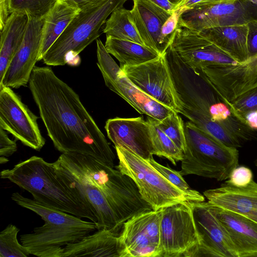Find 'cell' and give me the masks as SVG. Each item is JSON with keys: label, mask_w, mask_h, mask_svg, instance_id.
Returning <instances> with one entry per match:
<instances>
[{"label": "cell", "mask_w": 257, "mask_h": 257, "mask_svg": "<svg viewBox=\"0 0 257 257\" xmlns=\"http://www.w3.org/2000/svg\"><path fill=\"white\" fill-rule=\"evenodd\" d=\"M48 136L62 153L83 154L114 168L115 155L79 95L49 66H36L29 81Z\"/></svg>", "instance_id": "6da1fadb"}, {"label": "cell", "mask_w": 257, "mask_h": 257, "mask_svg": "<svg viewBox=\"0 0 257 257\" xmlns=\"http://www.w3.org/2000/svg\"><path fill=\"white\" fill-rule=\"evenodd\" d=\"M166 54L182 105L180 113L225 146L241 147L243 144L220 125L229 107L202 69L189 66L170 48Z\"/></svg>", "instance_id": "7a4b0ae2"}, {"label": "cell", "mask_w": 257, "mask_h": 257, "mask_svg": "<svg viewBox=\"0 0 257 257\" xmlns=\"http://www.w3.org/2000/svg\"><path fill=\"white\" fill-rule=\"evenodd\" d=\"M1 178L27 191L43 204L96 223L94 214L59 179L53 163L41 157L32 156L13 168L3 170Z\"/></svg>", "instance_id": "3957f363"}, {"label": "cell", "mask_w": 257, "mask_h": 257, "mask_svg": "<svg viewBox=\"0 0 257 257\" xmlns=\"http://www.w3.org/2000/svg\"><path fill=\"white\" fill-rule=\"evenodd\" d=\"M127 0H102L80 9L43 57L48 66H76L79 54L100 35L108 17Z\"/></svg>", "instance_id": "277c9868"}, {"label": "cell", "mask_w": 257, "mask_h": 257, "mask_svg": "<svg viewBox=\"0 0 257 257\" xmlns=\"http://www.w3.org/2000/svg\"><path fill=\"white\" fill-rule=\"evenodd\" d=\"M186 148L180 172L225 181L238 166L237 149L227 147L196 127L190 121L184 123Z\"/></svg>", "instance_id": "5b68a950"}, {"label": "cell", "mask_w": 257, "mask_h": 257, "mask_svg": "<svg viewBox=\"0 0 257 257\" xmlns=\"http://www.w3.org/2000/svg\"><path fill=\"white\" fill-rule=\"evenodd\" d=\"M118 159L115 166L130 177L142 198L155 211L178 203L202 202L205 197L196 190L183 191L163 176L148 159L124 148L115 147Z\"/></svg>", "instance_id": "8992f818"}, {"label": "cell", "mask_w": 257, "mask_h": 257, "mask_svg": "<svg viewBox=\"0 0 257 257\" xmlns=\"http://www.w3.org/2000/svg\"><path fill=\"white\" fill-rule=\"evenodd\" d=\"M194 202L180 203L163 208L160 226L162 257L190 256L199 245Z\"/></svg>", "instance_id": "52a82bcc"}, {"label": "cell", "mask_w": 257, "mask_h": 257, "mask_svg": "<svg viewBox=\"0 0 257 257\" xmlns=\"http://www.w3.org/2000/svg\"><path fill=\"white\" fill-rule=\"evenodd\" d=\"M257 21V0H224L184 11L178 27L196 32Z\"/></svg>", "instance_id": "ba28073f"}, {"label": "cell", "mask_w": 257, "mask_h": 257, "mask_svg": "<svg viewBox=\"0 0 257 257\" xmlns=\"http://www.w3.org/2000/svg\"><path fill=\"white\" fill-rule=\"evenodd\" d=\"M166 53L138 65L120 67L126 77L138 88L180 113L182 105L174 85Z\"/></svg>", "instance_id": "9c48e42d"}, {"label": "cell", "mask_w": 257, "mask_h": 257, "mask_svg": "<svg viewBox=\"0 0 257 257\" xmlns=\"http://www.w3.org/2000/svg\"><path fill=\"white\" fill-rule=\"evenodd\" d=\"M163 208L138 213L122 226L121 257H162L160 226Z\"/></svg>", "instance_id": "30bf717a"}, {"label": "cell", "mask_w": 257, "mask_h": 257, "mask_svg": "<svg viewBox=\"0 0 257 257\" xmlns=\"http://www.w3.org/2000/svg\"><path fill=\"white\" fill-rule=\"evenodd\" d=\"M38 117L11 87L0 86V127L17 140L36 151L45 144L40 132Z\"/></svg>", "instance_id": "8fae6325"}, {"label": "cell", "mask_w": 257, "mask_h": 257, "mask_svg": "<svg viewBox=\"0 0 257 257\" xmlns=\"http://www.w3.org/2000/svg\"><path fill=\"white\" fill-rule=\"evenodd\" d=\"M200 68L225 101L257 87V54L240 63Z\"/></svg>", "instance_id": "7c38bea8"}, {"label": "cell", "mask_w": 257, "mask_h": 257, "mask_svg": "<svg viewBox=\"0 0 257 257\" xmlns=\"http://www.w3.org/2000/svg\"><path fill=\"white\" fill-rule=\"evenodd\" d=\"M169 48L193 68L238 63L198 32L178 27Z\"/></svg>", "instance_id": "4fadbf2b"}, {"label": "cell", "mask_w": 257, "mask_h": 257, "mask_svg": "<svg viewBox=\"0 0 257 257\" xmlns=\"http://www.w3.org/2000/svg\"><path fill=\"white\" fill-rule=\"evenodd\" d=\"M44 18L30 17L23 41L12 59L0 86L18 88L29 83L32 72L38 61Z\"/></svg>", "instance_id": "5bb4252c"}, {"label": "cell", "mask_w": 257, "mask_h": 257, "mask_svg": "<svg viewBox=\"0 0 257 257\" xmlns=\"http://www.w3.org/2000/svg\"><path fill=\"white\" fill-rule=\"evenodd\" d=\"M194 214L200 242L190 256L237 257L211 204L194 202Z\"/></svg>", "instance_id": "9a60e30c"}, {"label": "cell", "mask_w": 257, "mask_h": 257, "mask_svg": "<svg viewBox=\"0 0 257 257\" xmlns=\"http://www.w3.org/2000/svg\"><path fill=\"white\" fill-rule=\"evenodd\" d=\"M90 230L45 223L33 232L22 234L20 240L30 254L39 257H63L64 247L89 234Z\"/></svg>", "instance_id": "2e32d148"}, {"label": "cell", "mask_w": 257, "mask_h": 257, "mask_svg": "<svg viewBox=\"0 0 257 257\" xmlns=\"http://www.w3.org/2000/svg\"><path fill=\"white\" fill-rule=\"evenodd\" d=\"M104 127L115 147L124 148L146 159L154 155L150 125L143 117L110 118Z\"/></svg>", "instance_id": "e0dca14e"}, {"label": "cell", "mask_w": 257, "mask_h": 257, "mask_svg": "<svg viewBox=\"0 0 257 257\" xmlns=\"http://www.w3.org/2000/svg\"><path fill=\"white\" fill-rule=\"evenodd\" d=\"M131 21L136 28L144 45L159 55L167 50L162 41L161 29L173 13L168 12L147 0H133Z\"/></svg>", "instance_id": "ac0fdd59"}, {"label": "cell", "mask_w": 257, "mask_h": 257, "mask_svg": "<svg viewBox=\"0 0 257 257\" xmlns=\"http://www.w3.org/2000/svg\"><path fill=\"white\" fill-rule=\"evenodd\" d=\"M211 204L243 215L257 223V183L235 187L226 181L216 188L203 192Z\"/></svg>", "instance_id": "d6986e66"}, {"label": "cell", "mask_w": 257, "mask_h": 257, "mask_svg": "<svg viewBox=\"0 0 257 257\" xmlns=\"http://www.w3.org/2000/svg\"><path fill=\"white\" fill-rule=\"evenodd\" d=\"M211 205L237 257L257 256V223L234 212Z\"/></svg>", "instance_id": "ffe728a7"}, {"label": "cell", "mask_w": 257, "mask_h": 257, "mask_svg": "<svg viewBox=\"0 0 257 257\" xmlns=\"http://www.w3.org/2000/svg\"><path fill=\"white\" fill-rule=\"evenodd\" d=\"M104 82L110 90L122 97L141 114L161 120L175 111L138 88L122 70L115 79Z\"/></svg>", "instance_id": "44dd1931"}, {"label": "cell", "mask_w": 257, "mask_h": 257, "mask_svg": "<svg viewBox=\"0 0 257 257\" xmlns=\"http://www.w3.org/2000/svg\"><path fill=\"white\" fill-rule=\"evenodd\" d=\"M122 252L120 233L101 229L65 246L63 257H121Z\"/></svg>", "instance_id": "7402d4cb"}, {"label": "cell", "mask_w": 257, "mask_h": 257, "mask_svg": "<svg viewBox=\"0 0 257 257\" xmlns=\"http://www.w3.org/2000/svg\"><path fill=\"white\" fill-rule=\"evenodd\" d=\"M198 32L238 63L248 58L246 24L216 27Z\"/></svg>", "instance_id": "603a6c76"}, {"label": "cell", "mask_w": 257, "mask_h": 257, "mask_svg": "<svg viewBox=\"0 0 257 257\" xmlns=\"http://www.w3.org/2000/svg\"><path fill=\"white\" fill-rule=\"evenodd\" d=\"M29 20L27 13H12L0 30V81L23 41Z\"/></svg>", "instance_id": "cb8c5ba5"}, {"label": "cell", "mask_w": 257, "mask_h": 257, "mask_svg": "<svg viewBox=\"0 0 257 257\" xmlns=\"http://www.w3.org/2000/svg\"><path fill=\"white\" fill-rule=\"evenodd\" d=\"M11 198L19 206L39 215L45 223L53 225L88 229L92 232L96 229L95 223L92 221L83 220L80 217L24 197L19 192L13 193Z\"/></svg>", "instance_id": "d4e9b609"}, {"label": "cell", "mask_w": 257, "mask_h": 257, "mask_svg": "<svg viewBox=\"0 0 257 257\" xmlns=\"http://www.w3.org/2000/svg\"><path fill=\"white\" fill-rule=\"evenodd\" d=\"M80 10L63 0L57 1L44 18L38 61L42 60L48 50L63 33Z\"/></svg>", "instance_id": "484cf974"}, {"label": "cell", "mask_w": 257, "mask_h": 257, "mask_svg": "<svg viewBox=\"0 0 257 257\" xmlns=\"http://www.w3.org/2000/svg\"><path fill=\"white\" fill-rule=\"evenodd\" d=\"M107 51L120 62V66H136L157 58L160 55L150 48L133 41L106 36Z\"/></svg>", "instance_id": "4316f807"}, {"label": "cell", "mask_w": 257, "mask_h": 257, "mask_svg": "<svg viewBox=\"0 0 257 257\" xmlns=\"http://www.w3.org/2000/svg\"><path fill=\"white\" fill-rule=\"evenodd\" d=\"M130 15L131 11L123 8L115 10L106 20L103 32L106 36L145 45L131 21Z\"/></svg>", "instance_id": "83f0119b"}, {"label": "cell", "mask_w": 257, "mask_h": 257, "mask_svg": "<svg viewBox=\"0 0 257 257\" xmlns=\"http://www.w3.org/2000/svg\"><path fill=\"white\" fill-rule=\"evenodd\" d=\"M58 0H6L0 8V30L13 13H27L30 17L44 19Z\"/></svg>", "instance_id": "f1b7e54d"}, {"label": "cell", "mask_w": 257, "mask_h": 257, "mask_svg": "<svg viewBox=\"0 0 257 257\" xmlns=\"http://www.w3.org/2000/svg\"><path fill=\"white\" fill-rule=\"evenodd\" d=\"M147 121L150 125L153 155L164 157L176 165L183 159V152L157 126L153 118L148 116Z\"/></svg>", "instance_id": "f546056e"}, {"label": "cell", "mask_w": 257, "mask_h": 257, "mask_svg": "<svg viewBox=\"0 0 257 257\" xmlns=\"http://www.w3.org/2000/svg\"><path fill=\"white\" fill-rule=\"evenodd\" d=\"M20 231L16 226L9 224L0 233V257H27L30 253L18 240Z\"/></svg>", "instance_id": "4dcf8cb0"}, {"label": "cell", "mask_w": 257, "mask_h": 257, "mask_svg": "<svg viewBox=\"0 0 257 257\" xmlns=\"http://www.w3.org/2000/svg\"><path fill=\"white\" fill-rule=\"evenodd\" d=\"M154 119L157 126L184 152L186 148L184 123L178 113L174 111L161 120Z\"/></svg>", "instance_id": "1f68e13d"}, {"label": "cell", "mask_w": 257, "mask_h": 257, "mask_svg": "<svg viewBox=\"0 0 257 257\" xmlns=\"http://www.w3.org/2000/svg\"><path fill=\"white\" fill-rule=\"evenodd\" d=\"M225 102L228 105L234 114L246 123L245 116L249 112L257 111V87L245 92L230 102Z\"/></svg>", "instance_id": "d6a6232c"}, {"label": "cell", "mask_w": 257, "mask_h": 257, "mask_svg": "<svg viewBox=\"0 0 257 257\" xmlns=\"http://www.w3.org/2000/svg\"><path fill=\"white\" fill-rule=\"evenodd\" d=\"M148 160L163 176L176 187L185 191L191 189L180 171H176L169 167L159 164L154 160L153 157Z\"/></svg>", "instance_id": "836d02e7"}, {"label": "cell", "mask_w": 257, "mask_h": 257, "mask_svg": "<svg viewBox=\"0 0 257 257\" xmlns=\"http://www.w3.org/2000/svg\"><path fill=\"white\" fill-rule=\"evenodd\" d=\"M252 180V171L246 166H240L232 170L226 181L234 186L243 187L248 185Z\"/></svg>", "instance_id": "e575fe53"}, {"label": "cell", "mask_w": 257, "mask_h": 257, "mask_svg": "<svg viewBox=\"0 0 257 257\" xmlns=\"http://www.w3.org/2000/svg\"><path fill=\"white\" fill-rule=\"evenodd\" d=\"M180 13L175 11L166 21L161 29L162 41L165 48H169L175 31L178 27Z\"/></svg>", "instance_id": "d590c367"}, {"label": "cell", "mask_w": 257, "mask_h": 257, "mask_svg": "<svg viewBox=\"0 0 257 257\" xmlns=\"http://www.w3.org/2000/svg\"><path fill=\"white\" fill-rule=\"evenodd\" d=\"M17 150L16 141L11 140L5 131L0 127V157H9Z\"/></svg>", "instance_id": "8d00e7d4"}, {"label": "cell", "mask_w": 257, "mask_h": 257, "mask_svg": "<svg viewBox=\"0 0 257 257\" xmlns=\"http://www.w3.org/2000/svg\"><path fill=\"white\" fill-rule=\"evenodd\" d=\"M247 47L249 57L257 54V21L247 23Z\"/></svg>", "instance_id": "74e56055"}, {"label": "cell", "mask_w": 257, "mask_h": 257, "mask_svg": "<svg viewBox=\"0 0 257 257\" xmlns=\"http://www.w3.org/2000/svg\"><path fill=\"white\" fill-rule=\"evenodd\" d=\"M223 1L224 0H183L176 6L175 11H178L181 14V13L188 9Z\"/></svg>", "instance_id": "f35d334b"}, {"label": "cell", "mask_w": 257, "mask_h": 257, "mask_svg": "<svg viewBox=\"0 0 257 257\" xmlns=\"http://www.w3.org/2000/svg\"><path fill=\"white\" fill-rule=\"evenodd\" d=\"M156 5L162 9L173 13L175 11L176 6L170 3L168 0H147Z\"/></svg>", "instance_id": "ab89813d"}, {"label": "cell", "mask_w": 257, "mask_h": 257, "mask_svg": "<svg viewBox=\"0 0 257 257\" xmlns=\"http://www.w3.org/2000/svg\"><path fill=\"white\" fill-rule=\"evenodd\" d=\"M68 4L75 8L81 9L82 8L102 0H63Z\"/></svg>", "instance_id": "60d3db41"}, {"label": "cell", "mask_w": 257, "mask_h": 257, "mask_svg": "<svg viewBox=\"0 0 257 257\" xmlns=\"http://www.w3.org/2000/svg\"><path fill=\"white\" fill-rule=\"evenodd\" d=\"M247 124L254 130H257V111H252L247 113L244 117Z\"/></svg>", "instance_id": "b9f144b4"}, {"label": "cell", "mask_w": 257, "mask_h": 257, "mask_svg": "<svg viewBox=\"0 0 257 257\" xmlns=\"http://www.w3.org/2000/svg\"><path fill=\"white\" fill-rule=\"evenodd\" d=\"M9 162V159L7 157H0V164L1 165L6 164Z\"/></svg>", "instance_id": "7bdbcfd3"}, {"label": "cell", "mask_w": 257, "mask_h": 257, "mask_svg": "<svg viewBox=\"0 0 257 257\" xmlns=\"http://www.w3.org/2000/svg\"><path fill=\"white\" fill-rule=\"evenodd\" d=\"M170 3H171L172 4H173V5H175L176 6H176H177L180 3H181V2L183 1V0H168Z\"/></svg>", "instance_id": "ee69618b"}, {"label": "cell", "mask_w": 257, "mask_h": 257, "mask_svg": "<svg viewBox=\"0 0 257 257\" xmlns=\"http://www.w3.org/2000/svg\"><path fill=\"white\" fill-rule=\"evenodd\" d=\"M6 0H0V8L4 6Z\"/></svg>", "instance_id": "f6af8a7d"}, {"label": "cell", "mask_w": 257, "mask_h": 257, "mask_svg": "<svg viewBox=\"0 0 257 257\" xmlns=\"http://www.w3.org/2000/svg\"><path fill=\"white\" fill-rule=\"evenodd\" d=\"M254 163L255 166L257 167V158H256V159L255 160V161H254Z\"/></svg>", "instance_id": "bcb514c9"}]
</instances>
